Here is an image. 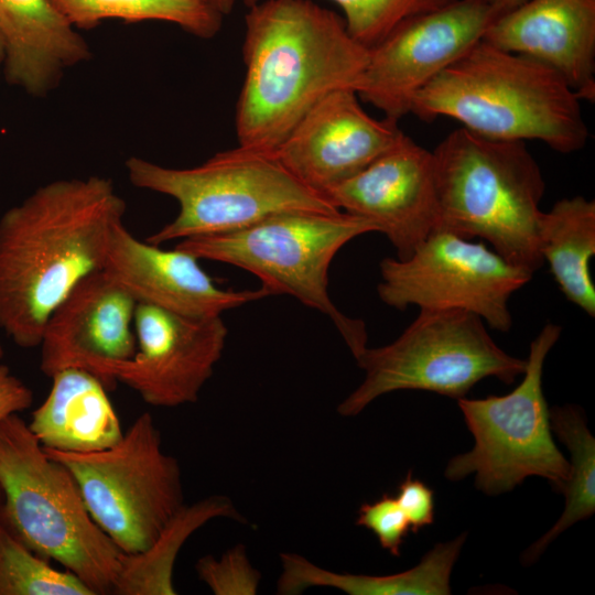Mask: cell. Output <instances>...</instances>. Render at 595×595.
Returning a JSON list of instances; mask_svg holds the SVG:
<instances>
[{"label": "cell", "instance_id": "22", "mask_svg": "<svg viewBox=\"0 0 595 595\" xmlns=\"http://www.w3.org/2000/svg\"><path fill=\"white\" fill-rule=\"evenodd\" d=\"M538 246L560 291L588 316H595V285L591 260L595 256V202L565 197L538 224Z\"/></svg>", "mask_w": 595, "mask_h": 595}, {"label": "cell", "instance_id": "4", "mask_svg": "<svg viewBox=\"0 0 595 595\" xmlns=\"http://www.w3.org/2000/svg\"><path fill=\"white\" fill-rule=\"evenodd\" d=\"M437 228L479 237L531 273L543 264L538 246L545 182L524 141L495 140L461 127L432 151Z\"/></svg>", "mask_w": 595, "mask_h": 595}, {"label": "cell", "instance_id": "29", "mask_svg": "<svg viewBox=\"0 0 595 595\" xmlns=\"http://www.w3.org/2000/svg\"><path fill=\"white\" fill-rule=\"evenodd\" d=\"M356 524L370 530L380 547L393 556L400 555L404 538L411 531L410 522L397 498L389 494L363 504L358 509Z\"/></svg>", "mask_w": 595, "mask_h": 595}, {"label": "cell", "instance_id": "25", "mask_svg": "<svg viewBox=\"0 0 595 595\" xmlns=\"http://www.w3.org/2000/svg\"><path fill=\"white\" fill-rule=\"evenodd\" d=\"M75 29H91L108 19L162 21L204 40L221 28L223 15L208 0H48Z\"/></svg>", "mask_w": 595, "mask_h": 595}, {"label": "cell", "instance_id": "10", "mask_svg": "<svg viewBox=\"0 0 595 595\" xmlns=\"http://www.w3.org/2000/svg\"><path fill=\"white\" fill-rule=\"evenodd\" d=\"M44 451L72 473L90 516L125 553L149 548L185 505L180 464L162 450L160 430L149 412L109 448Z\"/></svg>", "mask_w": 595, "mask_h": 595}, {"label": "cell", "instance_id": "7", "mask_svg": "<svg viewBox=\"0 0 595 595\" xmlns=\"http://www.w3.org/2000/svg\"><path fill=\"white\" fill-rule=\"evenodd\" d=\"M376 225L361 217L335 213L284 212L245 228L182 239L176 248L199 260L241 268L270 295L289 294L333 322L356 359L367 347L365 323L340 312L328 294V269L348 241Z\"/></svg>", "mask_w": 595, "mask_h": 595}, {"label": "cell", "instance_id": "20", "mask_svg": "<svg viewBox=\"0 0 595 595\" xmlns=\"http://www.w3.org/2000/svg\"><path fill=\"white\" fill-rule=\"evenodd\" d=\"M51 379L50 392L28 423L44 448L90 453L109 448L122 439L125 432L107 388L96 376L67 368Z\"/></svg>", "mask_w": 595, "mask_h": 595}, {"label": "cell", "instance_id": "31", "mask_svg": "<svg viewBox=\"0 0 595 595\" xmlns=\"http://www.w3.org/2000/svg\"><path fill=\"white\" fill-rule=\"evenodd\" d=\"M33 392L7 365H0V420L31 407Z\"/></svg>", "mask_w": 595, "mask_h": 595}, {"label": "cell", "instance_id": "13", "mask_svg": "<svg viewBox=\"0 0 595 595\" xmlns=\"http://www.w3.org/2000/svg\"><path fill=\"white\" fill-rule=\"evenodd\" d=\"M137 349L130 359L100 365L96 376L107 390L117 382L153 407L195 403L219 361L228 335L221 316L193 317L137 303Z\"/></svg>", "mask_w": 595, "mask_h": 595}, {"label": "cell", "instance_id": "16", "mask_svg": "<svg viewBox=\"0 0 595 595\" xmlns=\"http://www.w3.org/2000/svg\"><path fill=\"white\" fill-rule=\"evenodd\" d=\"M132 295L102 269L80 280L51 313L39 347L46 377L67 368L93 374L137 349Z\"/></svg>", "mask_w": 595, "mask_h": 595}, {"label": "cell", "instance_id": "5", "mask_svg": "<svg viewBox=\"0 0 595 595\" xmlns=\"http://www.w3.org/2000/svg\"><path fill=\"white\" fill-rule=\"evenodd\" d=\"M0 516L33 552L62 564L94 595L112 594L122 551L90 516L72 473L13 413L0 420Z\"/></svg>", "mask_w": 595, "mask_h": 595}, {"label": "cell", "instance_id": "15", "mask_svg": "<svg viewBox=\"0 0 595 595\" xmlns=\"http://www.w3.org/2000/svg\"><path fill=\"white\" fill-rule=\"evenodd\" d=\"M402 134L397 120L368 115L355 90L337 89L317 101L271 153L324 195L390 150Z\"/></svg>", "mask_w": 595, "mask_h": 595}, {"label": "cell", "instance_id": "33", "mask_svg": "<svg viewBox=\"0 0 595 595\" xmlns=\"http://www.w3.org/2000/svg\"><path fill=\"white\" fill-rule=\"evenodd\" d=\"M210 4L224 17L229 14L235 6L236 0H208Z\"/></svg>", "mask_w": 595, "mask_h": 595}, {"label": "cell", "instance_id": "1", "mask_svg": "<svg viewBox=\"0 0 595 595\" xmlns=\"http://www.w3.org/2000/svg\"><path fill=\"white\" fill-rule=\"evenodd\" d=\"M126 203L111 180L48 182L0 218V328L39 347L46 321L72 289L102 269Z\"/></svg>", "mask_w": 595, "mask_h": 595}, {"label": "cell", "instance_id": "27", "mask_svg": "<svg viewBox=\"0 0 595 595\" xmlns=\"http://www.w3.org/2000/svg\"><path fill=\"white\" fill-rule=\"evenodd\" d=\"M250 6L259 0H242ZM344 13L347 31L370 50L404 21L452 0H332Z\"/></svg>", "mask_w": 595, "mask_h": 595}, {"label": "cell", "instance_id": "24", "mask_svg": "<svg viewBox=\"0 0 595 595\" xmlns=\"http://www.w3.org/2000/svg\"><path fill=\"white\" fill-rule=\"evenodd\" d=\"M552 431L569 450L570 475L564 486V511L554 526L522 554L524 565L536 562L558 536L595 512V440L576 405L549 409Z\"/></svg>", "mask_w": 595, "mask_h": 595}, {"label": "cell", "instance_id": "36", "mask_svg": "<svg viewBox=\"0 0 595 595\" xmlns=\"http://www.w3.org/2000/svg\"><path fill=\"white\" fill-rule=\"evenodd\" d=\"M2 356H3V348H2V346L0 344V359L2 358Z\"/></svg>", "mask_w": 595, "mask_h": 595}, {"label": "cell", "instance_id": "12", "mask_svg": "<svg viewBox=\"0 0 595 595\" xmlns=\"http://www.w3.org/2000/svg\"><path fill=\"white\" fill-rule=\"evenodd\" d=\"M498 17L488 0H452L404 21L369 50L358 96L398 121L410 113L416 94L482 41Z\"/></svg>", "mask_w": 595, "mask_h": 595}, {"label": "cell", "instance_id": "8", "mask_svg": "<svg viewBox=\"0 0 595 595\" xmlns=\"http://www.w3.org/2000/svg\"><path fill=\"white\" fill-rule=\"evenodd\" d=\"M356 361L365 378L338 404L342 416L358 415L377 398L399 390L464 398L488 377L513 383L527 364L501 349L479 316L462 310H420L393 342L366 347Z\"/></svg>", "mask_w": 595, "mask_h": 595}, {"label": "cell", "instance_id": "28", "mask_svg": "<svg viewBox=\"0 0 595 595\" xmlns=\"http://www.w3.org/2000/svg\"><path fill=\"white\" fill-rule=\"evenodd\" d=\"M199 580L216 595H252L257 593L261 574L249 562L245 548L237 545L219 559L212 555L196 563Z\"/></svg>", "mask_w": 595, "mask_h": 595}, {"label": "cell", "instance_id": "3", "mask_svg": "<svg viewBox=\"0 0 595 595\" xmlns=\"http://www.w3.org/2000/svg\"><path fill=\"white\" fill-rule=\"evenodd\" d=\"M581 101L553 68L482 40L416 94L410 113L452 118L495 140H539L569 154L589 136Z\"/></svg>", "mask_w": 595, "mask_h": 595}, {"label": "cell", "instance_id": "32", "mask_svg": "<svg viewBox=\"0 0 595 595\" xmlns=\"http://www.w3.org/2000/svg\"><path fill=\"white\" fill-rule=\"evenodd\" d=\"M491 7L497 11V13L504 14L508 11L516 9L517 7L523 4L528 0H488Z\"/></svg>", "mask_w": 595, "mask_h": 595}, {"label": "cell", "instance_id": "14", "mask_svg": "<svg viewBox=\"0 0 595 595\" xmlns=\"http://www.w3.org/2000/svg\"><path fill=\"white\" fill-rule=\"evenodd\" d=\"M324 195L342 212L374 223L403 260L437 228L432 151L407 134Z\"/></svg>", "mask_w": 595, "mask_h": 595}, {"label": "cell", "instance_id": "30", "mask_svg": "<svg viewBox=\"0 0 595 595\" xmlns=\"http://www.w3.org/2000/svg\"><path fill=\"white\" fill-rule=\"evenodd\" d=\"M396 498L404 511L413 533L433 523L434 493L426 484L413 478L411 472L399 485Z\"/></svg>", "mask_w": 595, "mask_h": 595}, {"label": "cell", "instance_id": "19", "mask_svg": "<svg viewBox=\"0 0 595 595\" xmlns=\"http://www.w3.org/2000/svg\"><path fill=\"white\" fill-rule=\"evenodd\" d=\"M0 35L8 83L35 97L91 57L85 39L48 0H0Z\"/></svg>", "mask_w": 595, "mask_h": 595}, {"label": "cell", "instance_id": "21", "mask_svg": "<svg viewBox=\"0 0 595 595\" xmlns=\"http://www.w3.org/2000/svg\"><path fill=\"white\" fill-rule=\"evenodd\" d=\"M467 533L439 543L414 567L388 575L338 573L298 553H280V595H298L311 587H332L349 595H448L451 573Z\"/></svg>", "mask_w": 595, "mask_h": 595}, {"label": "cell", "instance_id": "6", "mask_svg": "<svg viewBox=\"0 0 595 595\" xmlns=\"http://www.w3.org/2000/svg\"><path fill=\"white\" fill-rule=\"evenodd\" d=\"M126 169L136 187L171 196L178 204L176 217L147 237L145 241L158 246L238 230L284 212L339 210L271 152L240 145L194 167H167L131 156Z\"/></svg>", "mask_w": 595, "mask_h": 595}, {"label": "cell", "instance_id": "18", "mask_svg": "<svg viewBox=\"0 0 595 595\" xmlns=\"http://www.w3.org/2000/svg\"><path fill=\"white\" fill-rule=\"evenodd\" d=\"M556 71L581 100L595 101V0H528L483 37Z\"/></svg>", "mask_w": 595, "mask_h": 595}, {"label": "cell", "instance_id": "11", "mask_svg": "<svg viewBox=\"0 0 595 595\" xmlns=\"http://www.w3.org/2000/svg\"><path fill=\"white\" fill-rule=\"evenodd\" d=\"M379 299L405 310H462L490 328L512 327L509 300L533 273L507 261L483 242L444 229L433 230L407 259L387 257L379 263Z\"/></svg>", "mask_w": 595, "mask_h": 595}, {"label": "cell", "instance_id": "34", "mask_svg": "<svg viewBox=\"0 0 595 595\" xmlns=\"http://www.w3.org/2000/svg\"><path fill=\"white\" fill-rule=\"evenodd\" d=\"M3 61H4V46H3V42L0 35V71L3 66Z\"/></svg>", "mask_w": 595, "mask_h": 595}, {"label": "cell", "instance_id": "35", "mask_svg": "<svg viewBox=\"0 0 595 595\" xmlns=\"http://www.w3.org/2000/svg\"><path fill=\"white\" fill-rule=\"evenodd\" d=\"M2 505H3V491H2L1 486H0V510L2 508Z\"/></svg>", "mask_w": 595, "mask_h": 595}, {"label": "cell", "instance_id": "23", "mask_svg": "<svg viewBox=\"0 0 595 595\" xmlns=\"http://www.w3.org/2000/svg\"><path fill=\"white\" fill-rule=\"evenodd\" d=\"M246 522L232 502L214 495L183 508L164 527L152 544L139 553H122L113 595H175V560L186 540L215 518Z\"/></svg>", "mask_w": 595, "mask_h": 595}, {"label": "cell", "instance_id": "9", "mask_svg": "<svg viewBox=\"0 0 595 595\" xmlns=\"http://www.w3.org/2000/svg\"><path fill=\"white\" fill-rule=\"evenodd\" d=\"M561 332V325L554 323L542 327L530 344L522 381L508 394L457 399L475 443L469 452L448 461L447 479L475 474L476 488L496 496L512 490L529 476H539L563 491L570 463L553 440L542 389L544 361Z\"/></svg>", "mask_w": 595, "mask_h": 595}, {"label": "cell", "instance_id": "2", "mask_svg": "<svg viewBox=\"0 0 595 595\" xmlns=\"http://www.w3.org/2000/svg\"><path fill=\"white\" fill-rule=\"evenodd\" d=\"M248 8L236 136L240 147L273 152L324 96L359 90L369 50L340 15L312 0H259Z\"/></svg>", "mask_w": 595, "mask_h": 595}, {"label": "cell", "instance_id": "17", "mask_svg": "<svg viewBox=\"0 0 595 595\" xmlns=\"http://www.w3.org/2000/svg\"><path fill=\"white\" fill-rule=\"evenodd\" d=\"M102 270L137 303L193 317L220 316L270 296L263 288L236 291L218 286L198 258L176 247L165 250L141 241L123 220L112 228Z\"/></svg>", "mask_w": 595, "mask_h": 595}, {"label": "cell", "instance_id": "26", "mask_svg": "<svg viewBox=\"0 0 595 595\" xmlns=\"http://www.w3.org/2000/svg\"><path fill=\"white\" fill-rule=\"evenodd\" d=\"M0 595H94L72 572L54 569L28 548L0 516Z\"/></svg>", "mask_w": 595, "mask_h": 595}]
</instances>
